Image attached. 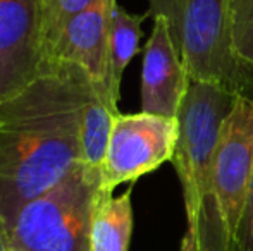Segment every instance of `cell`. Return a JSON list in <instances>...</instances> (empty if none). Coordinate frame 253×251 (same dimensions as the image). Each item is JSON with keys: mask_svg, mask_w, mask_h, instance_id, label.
<instances>
[{"mask_svg": "<svg viewBox=\"0 0 253 251\" xmlns=\"http://www.w3.org/2000/svg\"><path fill=\"white\" fill-rule=\"evenodd\" d=\"M133 232L131 189L114 198L103 191L91 220L90 251H127Z\"/></svg>", "mask_w": 253, "mask_h": 251, "instance_id": "obj_10", "label": "cell"}, {"mask_svg": "<svg viewBox=\"0 0 253 251\" xmlns=\"http://www.w3.org/2000/svg\"><path fill=\"white\" fill-rule=\"evenodd\" d=\"M240 98V93L219 84L191 81L176 115L177 141L170 162L183 188L188 229H195L205 207L220 133Z\"/></svg>", "mask_w": 253, "mask_h": 251, "instance_id": "obj_5", "label": "cell"}, {"mask_svg": "<svg viewBox=\"0 0 253 251\" xmlns=\"http://www.w3.org/2000/svg\"><path fill=\"white\" fill-rule=\"evenodd\" d=\"M190 86V72L174 45L167 21L153 16L152 35L143 50L141 112L176 117Z\"/></svg>", "mask_w": 253, "mask_h": 251, "instance_id": "obj_8", "label": "cell"}, {"mask_svg": "<svg viewBox=\"0 0 253 251\" xmlns=\"http://www.w3.org/2000/svg\"><path fill=\"white\" fill-rule=\"evenodd\" d=\"M177 141V119L138 112L117 114L114 119L105 160L102 164V186L107 191L172 160Z\"/></svg>", "mask_w": 253, "mask_h": 251, "instance_id": "obj_6", "label": "cell"}, {"mask_svg": "<svg viewBox=\"0 0 253 251\" xmlns=\"http://www.w3.org/2000/svg\"><path fill=\"white\" fill-rule=\"evenodd\" d=\"M231 251H253V181L247 203H245L243 215H241L236 234H234V243Z\"/></svg>", "mask_w": 253, "mask_h": 251, "instance_id": "obj_15", "label": "cell"}, {"mask_svg": "<svg viewBox=\"0 0 253 251\" xmlns=\"http://www.w3.org/2000/svg\"><path fill=\"white\" fill-rule=\"evenodd\" d=\"M97 0H40L42 3V36H43V62L50 55L64 24Z\"/></svg>", "mask_w": 253, "mask_h": 251, "instance_id": "obj_13", "label": "cell"}, {"mask_svg": "<svg viewBox=\"0 0 253 251\" xmlns=\"http://www.w3.org/2000/svg\"><path fill=\"white\" fill-rule=\"evenodd\" d=\"M95 90L80 66L45 61L28 86L0 102V217L7 229L24 205L81 164L83 108Z\"/></svg>", "mask_w": 253, "mask_h": 251, "instance_id": "obj_1", "label": "cell"}, {"mask_svg": "<svg viewBox=\"0 0 253 251\" xmlns=\"http://www.w3.org/2000/svg\"><path fill=\"white\" fill-rule=\"evenodd\" d=\"M114 3L116 0H97L84 10L74 14L60 30L47 59L76 64L107 91L109 31Z\"/></svg>", "mask_w": 253, "mask_h": 251, "instance_id": "obj_9", "label": "cell"}, {"mask_svg": "<svg viewBox=\"0 0 253 251\" xmlns=\"http://www.w3.org/2000/svg\"><path fill=\"white\" fill-rule=\"evenodd\" d=\"M147 14L127 12L119 3L112 5L110 12V31H109V76H107V88L114 102H119L121 81H123L124 69L131 59L136 55L138 45L141 38V23Z\"/></svg>", "mask_w": 253, "mask_h": 251, "instance_id": "obj_11", "label": "cell"}, {"mask_svg": "<svg viewBox=\"0 0 253 251\" xmlns=\"http://www.w3.org/2000/svg\"><path fill=\"white\" fill-rule=\"evenodd\" d=\"M0 251H9V229L0 217Z\"/></svg>", "mask_w": 253, "mask_h": 251, "instance_id": "obj_16", "label": "cell"}, {"mask_svg": "<svg viewBox=\"0 0 253 251\" xmlns=\"http://www.w3.org/2000/svg\"><path fill=\"white\" fill-rule=\"evenodd\" d=\"M103 191L100 169L78 164L21 208L9 227V251H90L91 220Z\"/></svg>", "mask_w": 253, "mask_h": 251, "instance_id": "obj_3", "label": "cell"}, {"mask_svg": "<svg viewBox=\"0 0 253 251\" xmlns=\"http://www.w3.org/2000/svg\"><path fill=\"white\" fill-rule=\"evenodd\" d=\"M233 41L238 57L253 64V0H233Z\"/></svg>", "mask_w": 253, "mask_h": 251, "instance_id": "obj_14", "label": "cell"}, {"mask_svg": "<svg viewBox=\"0 0 253 251\" xmlns=\"http://www.w3.org/2000/svg\"><path fill=\"white\" fill-rule=\"evenodd\" d=\"M181 251H200V250H198L197 241H195V238L191 236L190 231H186L183 241H181Z\"/></svg>", "mask_w": 253, "mask_h": 251, "instance_id": "obj_17", "label": "cell"}, {"mask_svg": "<svg viewBox=\"0 0 253 251\" xmlns=\"http://www.w3.org/2000/svg\"><path fill=\"white\" fill-rule=\"evenodd\" d=\"M253 181V100L241 97L224 122L209 179V196L195 229L200 251H231Z\"/></svg>", "mask_w": 253, "mask_h": 251, "instance_id": "obj_4", "label": "cell"}, {"mask_svg": "<svg viewBox=\"0 0 253 251\" xmlns=\"http://www.w3.org/2000/svg\"><path fill=\"white\" fill-rule=\"evenodd\" d=\"M119 114L117 102L103 86L93 91L83 108L81 121V162L90 167L102 169L112 133L114 119Z\"/></svg>", "mask_w": 253, "mask_h": 251, "instance_id": "obj_12", "label": "cell"}, {"mask_svg": "<svg viewBox=\"0 0 253 251\" xmlns=\"http://www.w3.org/2000/svg\"><path fill=\"white\" fill-rule=\"evenodd\" d=\"M42 66L40 0H0V102L28 86Z\"/></svg>", "mask_w": 253, "mask_h": 251, "instance_id": "obj_7", "label": "cell"}, {"mask_svg": "<svg viewBox=\"0 0 253 251\" xmlns=\"http://www.w3.org/2000/svg\"><path fill=\"white\" fill-rule=\"evenodd\" d=\"M147 16L167 21L191 81L213 83L253 100V64L234 52L233 0H148Z\"/></svg>", "mask_w": 253, "mask_h": 251, "instance_id": "obj_2", "label": "cell"}]
</instances>
